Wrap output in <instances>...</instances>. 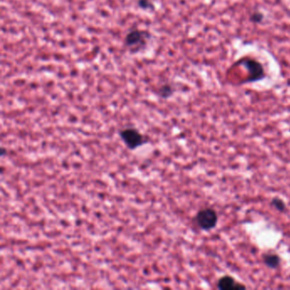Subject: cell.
<instances>
[{
    "label": "cell",
    "mask_w": 290,
    "mask_h": 290,
    "mask_svg": "<svg viewBox=\"0 0 290 290\" xmlns=\"http://www.w3.org/2000/svg\"><path fill=\"white\" fill-rule=\"evenodd\" d=\"M271 206H273L276 210H278L280 212H283L286 209V204L284 202L282 201V199L278 198H274L271 202Z\"/></svg>",
    "instance_id": "8992f818"
},
{
    "label": "cell",
    "mask_w": 290,
    "mask_h": 290,
    "mask_svg": "<svg viewBox=\"0 0 290 290\" xmlns=\"http://www.w3.org/2000/svg\"><path fill=\"white\" fill-rule=\"evenodd\" d=\"M145 42V35L144 33L139 30H133L129 32L125 39V44L128 48L135 49L139 47V45H142Z\"/></svg>",
    "instance_id": "3957f363"
},
{
    "label": "cell",
    "mask_w": 290,
    "mask_h": 290,
    "mask_svg": "<svg viewBox=\"0 0 290 290\" xmlns=\"http://www.w3.org/2000/svg\"><path fill=\"white\" fill-rule=\"evenodd\" d=\"M161 91H162V93H161L162 97H168V96H170L172 94V89L169 85H165V86L163 87Z\"/></svg>",
    "instance_id": "52a82bcc"
},
{
    "label": "cell",
    "mask_w": 290,
    "mask_h": 290,
    "mask_svg": "<svg viewBox=\"0 0 290 290\" xmlns=\"http://www.w3.org/2000/svg\"><path fill=\"white\" fill-rule=\"evenodd\" d=\"M119 135L123 143L130 150L136 149L145 142L142 134L136 128H124L119 132Z\"/></svg>",
    "instance_id": "7a4b0ae2"
},
{
    "label": "cell",
    "mask_w": 290,
    "mask_h": 290,
    "mask_svg": "<svg viewBox=\"0 0 290 290\" xmlns=\"http://www.w3.org/2000/svg\"><path fill=\"white\" fill-rule=\"evenodd\" d=\"M139 6L142 7V8H148V7H149L148 0H139Z\"/></svg>",
    "instance_id": "ba28073f"
},
{
    "label": "cell",
    "mask_w": 290,
    "mask_h": 290,
    "mask_svg": "<svg viewBox=\"0 0 290 290\" xmlns=\"http://www.w3.org/2000/svg\"><path fill=\"white\" fill-rule=\"evenodd\" d=\"M196 223L202 230L209 231L215 228L218 222L217 213L212 209H204L196 215Z\"/></svg>",
    "instance_id": "6da1fadb"
},
{
    "label": "cell",
    "mask_w": 290,
    "mask_h": 290,
    "mask_svg": "<svg viewBox=\"0 0 290 290\" xmlns=\"http://www.w3.org/2000/svg\"><path fill=\"white\" fill-rule=\"evenodd\" d=\"M263 261L267 267L271 268V269H276L280 265L281 259L277 254L267 253V254L263 255Z\"/></svg>",
    "instance_id": "5b68a950"
},
{
    "label": "cell",
    "mask_w": 290,
    "mask_h": 290,
    "mask_svg": "<svg viewBox=\"0 0 290 290\" xmlns=\"http://www.w3.org/2000/svg\"><path fill=\"white\" fill-rule=\"evenodd\" d=\"M217 287L219 289L221 290H236V289H244L246 288L245 286L243 284H240L238 282H236L233 277L231 276H224L219 279L217 282Z\"/></svg>",
    "instance_id": "277c9868"
}]
</instances>
